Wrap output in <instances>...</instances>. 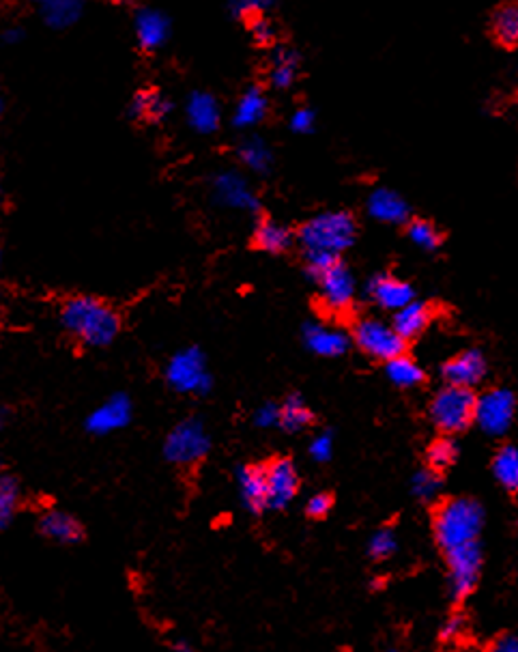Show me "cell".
I'll return each mask as SVG.
<instances>
[{
    "mask_svg": "<svg viewBox=\"0 0 518 652\" xmlns=\"http://www.w3.org/2000/svg\"><path fill=\"white\" fill-rule=\"evenodd\" d=\"M3 39L9 41V44H16V41L22 39V31H20V28H9V31L3 33Z\"/></svg>",
    "mask_w": 518,
    "mask_h": 652,
    "instance_id": "cell-47",
    "label": "cell"
},
{
    "mask_svg": "<svg viewBox=\"0 0 518 652\" xmlns=\"http://www.w3.org/2000/svg\"><path fill=\"white\" fill-rule=\"evenodd\" d=\"M396 547H398V543H396L394 532L390 528H383V530L372 534L370 543H368V554L372 560L383 562V560L394 556Z\"/></svg>",
    "mask_w": 518,
    "mask_h": 652,
    "instance_id": "cell-37",
    "label": "cell"
},
{
    "mask_svg": "<svg viewBox=\"0 0 518 652\" xmlns=\"http://www.w3.org/2000/svg\"><path fill=\"white\" fill-rule=\"evenodd\" d=\"M258 424L271 427V424H280V407L278 405H265L258 411Z\"/></svg>",
    "mask_w": 518,
    "mask_h": 652,
    "instance_id": "cell-46",
    "label": "cell"
},
{
    "mask_svg": "<svg viewBox=\"0 0 518 652\" xmlns=\"http://www.w3.org/2000/svg\"><path fill=\"white\" fill-rule=\"evenodd\" d=\"M312 422H314V414L299 394H291L289 399L280 405V427L284 431L289 433L304 431Z\"/></svg>",
    "mask_w": 518,
    "mask_h": 652,
    "instance_id": "cell-28",
    "label": "cell"
},
{
    "mask_svg": "<svg viewBox=\"0 0 518 652\" xmlns=\"http://www.w3.org/2000/svg\"><path fill=\"white\" fill-rule=\"evenodd\" d=\"M433 317H435L433 306L426 302H420V300H413L407 306L396 310L392 325H394V330L409 343V340L420 338L426 332Z\"/></svg>",
    "mask_w": 518,
    "mask_h": 652,
    "instance_id": "cell-18",
    "label": "cell"
},
{
    "mask_svg": "<svg viewBox=\"0 0 518 652\" xmlns=\"http://www.w3.org/2000/svg\"><path fill=\"white\" fill-rule=\"evenodd\" d=\"M316 125V112L312 108H299L291 117V130L295 134H310Z\"/></svg>",
    "mask_w": 518,
    "mask_h": 652,
    "instance_id": "cell-43",
    "label": "cell"
},
{
    "mask_svg": "<svg viewBox=\"0 0 518 652\" xmlns=\"http://www.w3.org/2000/svg\"><path fill=\"white\" fill-rule=\"evenodd\" d=\"M516 414V396L508 388H493L478 396L476 422L488 435H503L512 427Z\"/></svg>",
    "mask_w": 518,
    "mask_h": 652,
    "instance_id": "cell-8",
    "label": "cell"
},
{
    "mask_svg": "<svg viewBox=\"0 0 518 652\" xmlns=\"http://www.w3.org/2000/svg\"><path fill=\"white\" fill-rule=\"evenodd\" d=\"M63 328L86 347H106L121 332V317L93 295H74L61 306Z\"/></svg>",
    "mask_w": 518,
    "mask_h": 652,
    "instance_id": "cell-1",
    "label": "cell"
},
{
    "mask_svg": "<svg viewBox=\"0 0 518 652\" xmlns=\"http://www.w3.org/2000/svg\"><path fill=\"white\" fill-rule=\"evenodd\" d=\"M321 289V302L332 315H347L355 302V278L351 269L338 261L316 278Z\"/></svg>",
    "mask_w": 518,
    "mask_h": 652,
    "instance_id": "cell-9",
    "label": "cell"
},
{
    "mask_svg": "<svg viewBox=\"0 0 518 652\" xmlns=\"http://www.w3.org/2000/svg\"><path fill=\"white\" fill-rule=\"evenodd\" d=\"M0 115H3V95H0Z\"/></svg>",
    "mask_w": 518,
    "mask_h": 652,
    "instance_id": "cell-48",
    "label": "cell"
},
{
    "mask_svg": "<svg viewBox=\"0 0 518 652\" xmlns=\"http://www.w3.org/2000/svg\"><path fill=\"white\" fill-rule=\"evenodd\" d=\"M304 250H325L340 254L353 246L357 222L349 211H323L301 224L297 233Z\"/></svg>",
    "mask_w": 518,
    "mask_h": 652,
    "instance_id": "cell-3",
    "label": "cell"
},
{
    "mask_svg": "<svg viewBox=\"0 0 518 652\" xmlns=\"http://www.w3.org/2000/svg\"><path fill=\"white\" fill-rule=\"evenodd\" d=\"M37 3H41V5H43V3H46V0H37Z\"/></svg>",
    "mask_w": 518,
    "mask_h": 652,
    "instance_id": "cell-49",
    "label": "cell"
},
{
    "mask_svg": "<svg viewBox=\"0 0 518 652\" xmlns=\"http://www.w3.org/2000/svg\"><path fill=\"white\" fill-rule=\"evenodd\" d=\"M340 261V254L325 252V250H304V263H306V274L310 278H319L325 274L329 267Z\"/></svg>",
    "mask_w": 518,
    "mask_h": 652,
    "instance_id": "cell-38",
    "label": "cell"
},
{
    "mask_svg": "<svg viewBox=\"0 0 518 652\" xmlns=\"http://www.w3.org/2000/svg\"><path fill=\"white\" fill-rule=\"evenodd\" d=\"M172 110V104L160 91H138L129 104V115L134 119L147 121H164Z\"/></svg>",
    "mask_w": 518,
    "mask_h": 652,
    "instance_id": "cell-24",
    "label": "cell"
},
{
    "mask_svg": "<svg viewBox=\"0 0 518 652\" xmlns=\"http://www.w3.org/2000/svg\"><path fill=\"white\" fill-rule=\"evenodd\" d=\"M129 418H132V403L127 396H112L110 401L93 411L86 427L93 433H112L125 427Z\"/></svg>",
    "mask_w": 518,
    "mask_h": 652,
    "instance_id": "cell-19",
    "label": "cell"
},
{
    "mask_svg": "<svg viewBox=\"0 0 518 652\" xmlns=\"http://www.w3.org/2000/svg\"><path fill=\"white\" fill-rule=\"evenodd\" d=\"M239 489L246 508L254 515H261L269 508V491H267V474L265 463L246 465L239 470Z\"/></svg>",
    "mask_w": 518,
    "mask_h": 652,
    "instance_id": "cell-14",
    "label": "cell"
},
{
    "mask_svg": "<svg viewBox=\"0 0 518 652\" xmlns=\"http://www.w3.org/2000/svg\"><path fill=\"white\" fill-rule=\"evenodd\" d=\"M252 246L261 252L267 254H282L293 246V233L291 229H286L284 224L263 218L258 220L254 235H252Z\"/></svg>",
    "mask_w": 518,
    "mask_h": 652,
    "instance_id": "cell-23",
    "label": "cell"
},
{
    "mask_svg": "<svg viewBox=\"0 0 518 652\" xmlns=\"http://www.w3.org/2000/svg\"><path fill=\"white\" fill-rule=\"evenodd\" d=\"M39 528L43 536H48L52 541L63 545H74L84 538V528L80 526V521L76 517L63 513V510H48V513L41 517Z\"/></svg>",
    "mask_w": 518,
    "mask_h": 652,
    "instance_id": "cell-22",
    "label": "cell"
},
{
    "mask_svg": "<svg viewBox=\"0 0 518 652\" xmlns=\"http://www.w3.org/2000/svg\"><path fill=\"white\" fill-rule=\"evenodd\" d=\"M491 33L503 48H518V3L497 7L491 18Z\"/></svg>",
    "mask_w": 518,
    "mask_h": 652,
    "instance_id": "cell-25",
    "label": "cell"
},
{
    "mask_svg": "<svg viewBox=\"0 0 518 652\" xmlns=\"http://www.w3.org/2000/svg\"><path fill=\"white\" fill-rule=\"evenodd\" d=\"M209 435L200 420H185L166 439L164 455L177 465H194L209 452Z\"/></svg>",
    "mask_w": 518,
    "mask_h": 652,
    "instance_id": "cell-7",
    "label": "cell"
},
{
    "mask_svg": "<svg viewBox=\"0 0 518 652\" xmlns=\"http://www.w3.org/2000/svg\"><path fill=\"white\" fill-rule=\"evenodd\" d=\"M484 526V508L471 498H454L437 506L433 530L437 545L448 551L452 547L478 541Z\"/></svg>",
    "mask_w": 518,
    "mask_h": 652,
    "instance_id": "cell-2",
    "label": "cell"
},
{
    "mask_svg": "<svg viewBox=\"0 0 518 652\" xmlns=\"http://www.w3.org/2000/svg\"><path fill=\"white\" fill-rule=\"evenodd\" d=\"M82 13V0H46L43 3V18L54 28L71 26Z\"/></svg>",
    "mask_w": 518,
    "mask_h": 652,
    "instance_id": "cell-31",
    "label": "cell"
},
{
    "mask_svg": "<svg viewBox=\"0 0 518 652\" xmlns=\"http://www.w3.org/2000/svg\"><path fill=\"white\" fill-rule=\"evenodd\" d=\"M465 629H467V620L463 616H452L448 622H445V625L441 627L439 631V640L445 642V644H452V642H458L460 637L465 635Z\"/></svg>",
    "mask_w": 518,
    "mask_h": 652,
    "instance_id": "cell-41",
    "label": "cell"
},
{
    "mask_svg": "<svg viewBox=\"0 0 518 652\" xmlns=\"http://www.w3.org/2000/svg\"><path fill=\"white\" fill-rule=\"evenodd\" d=\"M445 564H448L450 594L456 603L471 597L478 586L482 569V549L478 541L458 545L445 551Z\"/></svg>",
    "mask_w": 518,
    "mask_h": 652,
    "instance_id": "cell-5",
    "label": "cell"
},
{
    "mask_svg": "<svg viewBox=\"0 0 518 652\" xmlns=\"http://www.w3.org/2000/svg\"><path fill=\"white\" fill-rule=\"evenodd\" d=\"M385 375L398 388H415L424 384L426 373L424 368L411 360L407 353H400V356L385 362Z\"/></svg>",
    "mask_w": 518,
    "mask_h": 652,
    "instance_id": "cell-26",
    "label": "cell"
},
{
    "mask_svg": "<svg viewBox=\"0 0 518 652\" xmlns=\"http://www.w3.org/2000/svg\"><path fill=\"white\" fill-rule=\"evenodd\" d=\"M18 500H20V491L16 480L9 476H0V528H5L13 513H16Z\"/></svg>",
    "mask_w": 518,
    "mask_h": 652,
    "instance_id": "cell-36",
    "label": "cell"
},
{
    "mask_svg": "<svg viewBox=\"0 0 518 652\" xmlns=\"http://www.w3.org/2000/svg\"><path fill=\"white\" fill-rule=\"evenodd\" d=\"M368 214L385 224H405L409 222L411 209L398 192L390 188H379L368 196Z\"/></svg>",
    "mask_w": 518,
    "mask_h": 652,
    "instance_id": "cell-15",
    "label": "cell"
},
{
    "mask_svg": "<svg viewBox=\"0 0 518 652\" xmlns=\"http://www.w3.org/2000/svg\"><path fill=\"white\" fill-rule=\"evenodd\" d=\"M267 106H269V102H267L265 93L258 87H252L243 93L237 102L233 123L237 127H250V125L261 123L267 115Z\"/></svg>",
    "mask_w": 518,
    "mask_h": 652,
    "instance_id": "cell-27",
    "label": "cell"
},
{
    "mask_svg": "<svg viewBox=\"0 0 518 652\" xmlns=\"http://www.w3.org/2000/svg\"><path fill=\"white\" fill-rule=\"evenodd\" d=\"M441 485H443L441 472H435V470H430V467H428V470H422V472H417L413 476L411 491H413L415 498H420L422 502H430L439 495Z\"/></svg>",
    "mask_w": 518,
    "mask_h": 652,
    "instance_id": "cell-35",
    "label": "cell"
},
{
    "mask_svg": "<svg viewBox=\"0 0 518 652\" xmlns=\"http://www.w3.org/2000/svg\"><path fill=\"white\" fill-rule=\"evenodd\" d=\"M239 158L248 168L256 170V173H267L273 162L271 149L265 145L263 138H250L239 147Z\"/></svg>",
    "mask_w": 518,
    "mask_h": 652,
    "instance_id": "cell-33",
    "label": "cell"
},
{
    "mask_svg": "<svg viewBox=\"0 0 518 652\" xmlns=\"http://www.w3.org/2000/svg\"><path fill=\"white\" fill-rule=\"evenodd\" d=\"M368 295L374 304L383 310H392V313L415 300V291L409 282L390 274L374 276L368 282Z\"/></svg>",
    "mask_w": 518,
    "mask_h": 652,
    "instance_id": "cell-13",
    "label": "cell"
},
{
    "mask_svg": "<svg viewBox=\"0 0 518 652\" xmlns=\"http://www.w3.org/2000/svg\"><path fill=\"white\" fill-rule=\"evenodd\" d=\"M304 340L310 351L323 358H338L351 345V338L347 334L327 328V325H306Z\"/></svg>",
    "mask_w": 518,
    "mask_h": 652,
    "instance_id": "cell-21",
    "label": "cell"
},
{
    "mask_svg": "<svg viewBox=\"0 0 518 652\" xmlns=\"http://www.w3.org/2000/svg\"><path fill=\"white\" fill-rule=\"evenodd\" d=\"M493 650L497 652H518V635L516 633H503L493 642Z\"/></svg>",
    "mask_w": 518,
    "mask_h": 652,
    "instance_id": "cell-45",
    "label": "cell"
},
{
    "mask_svg": "<svg viewBox=\"0 0 518 652\" xmlns=\"http://www.w3.org/2000/svg\"><path fill=\"white\" fill-rule=\"evenodd\" d=\"M168 384L179 392H205L209 377L205 371V358L198 349H187L175 356L166 371Z\"/></svg>",
    "mask_w": 518,
    "mask_h": 652,
    "instance_id": "cell-10",
    "label": "cell"
},
{
    "mask_svg": "<svg viewBox=\"0 0 518 652\" xmlns=\"http://www.w3.org/2000/svg\"><path fill=\"white\" fill-rule=\"evenodd\" d=\"M299 72V56L293 50H278L273 54L269 67V80L276 89H289L297 80Z\"/></svg>",
    "mask_w": 518,
    "mask_h": 652,
    "instance_id": "cell-29",
    "label": "cell"
},
{
    "mask_svg": "<svg viewBox=\"0 0 518 652\" xmlns=\"http://www.w3.org/2000/svg\"><path fill=\"white\" fill-rule=\"evenodd\" d=\"M273 3H276V0H233L230 9H233L237 18H254L258 13L269 9Z\"/></svg>",
    "mask_w": 518,
    "mask_h": 652,
    "instance_id": "cell-40",
    "label": "cell"
},
{
    "mask_svg": "<svg viewBox=\"0 0 518 652\" xmlns=\"http://www.w3.org/2000/svg\"><path fill=\"white\" fill-rule=\"evenodd\" d=\"M269 508H286L299 493V474L289 457H276L265 463Z\"/></svg>",
    "mask_w": 518,
    "mask_h": 652,
    "instance_id": "cell-11",
    "label": "cell"
},
{
    "mask_svg": "<svg viewBox=\"0 0 518 652\" xmlns=\"http://www.w3.org/2000/svg\"><path fill=\"white\" fill-rule=\"evenodd\" d=\"M134 28L138 46L147 52L160 50L170 37V22L164 13L157 9H142L136 16Z\"/></svg>",
    "mask_w": 518,
    "mask_h": 652,
    "instance_id": "cell-17",
    "label": "cell"
},
{
    "mask_svg": "<svg viewBox=\"0 0 518 652\" xmlns=\"http://www.w3.org/2000/svg\"><path fill=\"white\" fill-rule=\"evenodd\" d=\"M493 474L503 489L510 493H518V448L516 446H503L497 452L493 459Z\"/></svg>",
    "mask_w": 518,
    "mask_h": 652,
    "instance_id": "cell-30",
    "label": "cell"
},
{
    "mask_svg": "<svg viewBox=\"0 0 518 652\" xmlns=\"http://www.w3.org/2000/svg\"><path fill=\"white\" fill-rule=\"evenodd\" d=\"M250 31H252V37H254L261 46L271 44L273 37H276V28H273V24H271L269 20H265L263 16H254V18H252Z\"/></svg>",
    "mask_w": 518,
    "mask_h": 652,
    "instance_id": "cell-44",
    "label": "cell"
},
{
    "mask_svg": "<svg viewBox=\"0 0 518 652\" xmlns=\"http://www.w3.org/2000/svg\"><path fill=\"white\" fill-rule=\"evenodd\" d=\"M334 508V495L332 493H316L306 504V515L310 519H323Z\"/></svg>",
    "mask_w": 518,
    "mask_h": 652,
    "instance_id": "cell-39",
    "label": "cell"
},
{
    "mask_svg": "<svg viewBox=\"0 0 518 652\" xmlns=\"http://www.w3.org/2000/svg\"><path fill=\"white\" fill-rule=\"evenodd\" d=\"M187 123L198 134H213L220 127V104L209 93H192L185 106Z\"/></svg>",
    "mask_w": 518,
    "mask_h": 652,
    "instance_id": "cell-16",
    "label": "cell"
},
{
    "mask_svg": "<svg viewBox=\"0 0 518 652\" xmlns=\"http://www.w3.org/2000/svg\"><path fill=\"white\" fill-rule=\"evenodd\" d=\"M407 235L417 248L428 250V252L441 248V244H443V237L437 231V226L433 222H428V220H420V218L409 220Z\"/></svg>",
    "mask_w": 518,
    "mask_h": 652,
    "instance_id": "cell-34",
    "label": "cell"
},
{
    "mask_svg": "<svg viewBox=\"0 0 518 652\" xmlns=\"http://www.w3.org/2000/svg\"><path fill=\"white\" fill-rule=\"evenodd\" d=\"M213 190L218 201L228 207H237V209H258V198L250 190V186L243 181L237 173H224L218 179L213 181Z\"/></svg>",
    "mask_w": 518,
    "mask_h": 652,
    "instance_id": "cell-20",
    "label": "cell"
},
{
    "mask_svg": "<svg viewBox=\"0 0 518 652\" xmlns=\"http://www.w3.org/2000/svg\"><path fill=\"white\" fill-rule=\"evenodd\" d=\"M310 455H312V459H316L319 463H325V461L332 459V455H334V437L329 433L314 437L312 444H310Z\"/></svg>",
    "mask_w": 518,
    "mask_h": 652,
    "instance_id": "cell-42",
    "label": "cell"
},
{
    "mask_svg": "<svg viewBox=\"0 0 518 652\" xmlns=\"http://www.w3.org/2000/svg\"><path fill=\"white\" fill-rule=\"evenodd\" d=\"M476 403L478 396L473 388L448 384L435 394L428 414L439 431L454 435L469 429L476 422Z\"/></svg>",
    "mask_w": 518,
    "mask_h": 652,
    "instance_id": "cell-4",
    "label": "cell"
},
{
    "mask_svg": "<svg viewBox=\"0 0 518 652\" xmlns=\"http://www.w3.org/2000/svg\"><path fill=\"white\" fill-rule=\"evenodd\" d=\"M355 345L362 349L366 356L379 362H387L400 353H405L407 340L402 338L392 323H383L379 319H359L353 328Z\"/></svg>",
    "mask_w": 518,
    "mask_h": 652,
    "instance_id": "cell-6",
    "label": "cell"
},
{
    "mask_svg": "<svg viewBox=\"0 0 518 652\" xmlns=\"http://www.w3.org/2000/svg\"><path fill=\"white\" fill-rule=\"evenodd\" d=\"M488 373L486 358L478 349H467L443 364L441 375L452 386L476 388Z\"/></svg>",
    "mask_w": 518,
    "mask_h": 652,
    "instance_id": "cell-12",
    "label": "cell"
},
{
    "mask_svg": "<svg viewBox=\"0 0 518 652\" xmlns=\"http://www.w3.org/2000/svg\"><path fill=\"white\" fill-rule=\"evenodd\" d=\"M426 461H428L430 470H435V472L448 470V467H452L458 461V444L450 435L435 439V442L430 444L426 450Z\"/></svg>",
    "mask_w": 518,
    "mask_h": 652,
    "instance_id": "cell-32",
    "label": "cell"
}]
</instances>
